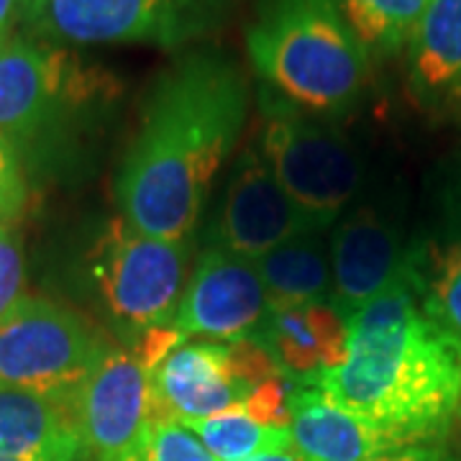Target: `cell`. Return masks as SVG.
<instances>
[{
    "instance_id": "1",
    "label": "cell",
    "mask_w": 461,
    "mask_h": 461,
    "mask_svg": "<svg viewBox=\"0 0 461 461\" xmlns=\"http://www.w3.org/2000/svg\"><path fill=\"white\" fill-rule=\"evenodd\" d=\"M247 111L249 85L226 57L198 51L167 69L115 177L121 218L157 239H193Z\"/></svg>"
},
{
    "instance_id": "2",
    "label": "cell",
    "mask_w": 461,
    "mask_h": 461,
    "mask_svg": "<svg viewBox=\"0 0 461 461\" xmlns=\"http://www.w3.org/2000/svg\"><path fill=\"white\" fill-rule=\"evenodd\" d=\"M346 323V359L305 384L400 446L438 436L461 402V354L420 305L418 267Z\"/></svg>"
},
{
    "instance_id": "3",
    "label": "cell",
    "mask_w": 461,
    "mask_h": 461,
    "mask_svg": "<svg viewBox=\"0 0 461 461\" xmlns=\"http://www.w3.org/2000/svg\"><path fill=\"white\" fill-rule=\"evenodd\" d=\"M247 50L267 90L303 113L344 115L369 83V54L336 0H264Z\"/></svg>"
},
{
    "instance_id": "4",
    "label": "cell",
    "mask_w": 461,
    "mask_h": 461,
    "mask_svg": "<svg viewBox=\"0 0 461 461\" xmlns=\"http://www.w3.org/2000/svg\"><path fill=\"white\" fill-rule=\"evenodd\" d=\"M257 147L262 149L282 190L318 223L333 229L362 190V162L346 133L303 113L267 90Z\"/></svg>"
},
{
    "instance_id": "5",
    "label": "cell",
    "mask_w": 461,
    "mask_h": 461,
    "mask_svg": "<svg viewBox=\"0 0 461 461\" xmlns=\"http://www.w3.org/2000/svg\"><path fill=\"white\" fill-rule=\"evenodd\" d=\"M193 239H157L113 218L93 249L90 272L113 323L131 341L169 326L190 277Z\"/></svg>"
},
{
    "instance_id": "6",
    "label": "cell",
    "mask_w": 461,
    "mask_h": 461,
    "mask_svg": "<svg viewBox=\"0 0 461 461\" xmlns=\"http://www.w3.org/2000/svg\"><path fill=\"white\" fill-rule=\"evenodd\" d=\"M108 351L85 315L26 295L0 321V384L72 400Z\"/></svg>"
},
{
    "instance_id": "7",
    "label": "cell",
    "mask_w": 461,
    "mask_h": 461,
    "mask_svg": "<svg viewBox=\"0 0 461 461\" xmlns=\"http://www.w3.org/2000/svg\"><path fill=\"white\" fill-rule=\"evenodd\" d=\"M285 375L259 339L185 341L149 372L154 420H203L236 411L264 379Z\"/></svg>"
},
{
    "instance_id": "8",
    "label": "cell",
    "mask_w": 461,
    "mask_h": 461,
    "mask_svg": "<svg viewBox=\"0 0 461 461\" xmlns=\"http://www.w3.org/2000/svg\"><path fill=\"white\" fill-rule=\"evenodd\" d=\"M105 75L69 51L39 39H5L0 47V131L33 139L72 105L95 98Z\"/></svg>"
},
{
    "instance_id": "9",
    "label": "cell",
    "mask_w": 461,
    "mask_h": 461,
    "mask_svg": "<svg viewBox=\"0 0 461 461\" xmlns=\"http://www.w3.org/2000/svg\"><path fill=\"white\" fill-rule=\"evenodd\" d=\"M190 0H18L16 18L47 44H172Z\"/></svg>"
},
{
    "instance_id": "10",
    "label": "cell",
    "mask_w": 461,
    "mask_h": 461,
    "mask_svg": "<svg viewBox=\"0 0 461 461\" xmlns=\"http://www.w3.org/2000/svg\"><path fill=\"white\" fill-rule=\"evenodd\" d=\"M269 300L254 259L221 247L203 249L193 267L172 329L182 341L257 339Z\"/></svg>"
},
{
    "instance_id": "11",
    "label": "cell",
    "mask_w": 461,
    "mask_h": 461,
    "mask_svg": "<svg viewBox=\"0 0 461 461\" xmlns=\"http://www.w3.org/2000/svg\"><path fill=\"white\" fill-rule=\"evenodd\" d=\"M311 230H329V226L293 203L264 159L262 149L257 144L244 149L211 229V247L257 262L272 249Z\"/></svg>"
},
{
    "instance_id": "12",
    "label": "cell",
    "mask_w": 461,
    "mask_h": 461,
    "mask_svg": "<svg viewBox=\"0 0 461 461\" xmlns=\"http://www.w3.org/2000/svg\"><path fill=\"white\" fill-rule=\"evenodd\" d=\"M75 418L93 461H123L154 420L149 369L126 348L100 359L72 397Z\"/></svg>"
},
{
    "instance_id": "13",
    "label": "cell",
    "mask_w": 461,
    "mask_h": 461,
    "mask_svg": "<svg viewBox=\"0 0 461 461\" xmlns=\"http://www.w3.org/2000/svg\"><path fill=\"white\" fill-rule=\"evenodd\" d=\"M418 251L402 247L397 230L372 208L344 213L330 230V303L346 321L366 303L411 280Z\"/></svg>"
},
{
    "instance_id": "14",
    "label": "cell",
    "mask_w": 461,
    "mask_h": 461,
    "mask_svg": "<svg viewBox=\"0 0 461 461\" xmlns=\"http://www.w3.org/2000/svg\"><path fill=\"white\" fill-rule=\"evenodd\" d=\"M293 382H313L346 359L348 323L336 305L305 303L269 311L257 336Z\"/></svg>"
},
{
    "instance_id": "15",
    "label": "cell",
    "mask_w": 461,
    "mask_h": 461,
    "mask_svg": "<svg viewBox=\"0 0 461 461\" xmlns=\"http://www.w3.org/2000/svg\"><path fill=\"white\" fill-rule=\"evenodd\" d=\"M290 433L303 461H372L405 448L303 382H295L290 393Z\"/></svg>"
},
{
    "instance_id": "16",
    "label": "cell",
    "mask_w": 461,
    "mask_h": 461,
    "mask_svg": "<svg viewBox=\"0 0 461 461\" xmlns=\"http://www.w3.org/2000/svg\"><path fill=\"white\" fill-rule=\"evenodd\" d=\"M0 459H87L72 400L0 384Z\"/></svg>"
},
{
    "instance_id": "17",
    "label": "cell",
    "mask_w": 461,
    "mask_h": 461,
    "mask_svg": "<svg viewBox=\"0 0 461 461\" xmlns=\"http://www.w3.org/2000/svg\"><path fill=\"white\" fill-rule=\"evenodd\" d=\"M269 311L323 303L333 293L329 230H311L257 259Z\"/></svg>"
},
{
    "instance_id": "18",
    "label": "cell",
    "mask_w": 461,
    "mask_h": 461,
    "mask_svg": "<svg viewBox=\"0 0 461 461\" xmlns=\"http://www.w3.org/2000/svg\"><path fill=\"white\" fill-rule=\"evenodd\" d=\"M412 83L441 95L461 87V0H429L411 44Z\"/></svg>"
},
{
    "instance_id": "19",
    "label": "cell",
    "mask_w": 461,
    "mask_h": 461,
    "mask_svg": "<svg viewBox=\"0 0 461 461\" xmlns=\"http://www.w3.org/2000/svg\"><path fill=\"white\" fill-rule=\"evenodd\" d=\"M193 430L218 461H249L262 454L295 448L287 426H267L241 408L221 412L213 418L182 423Z\"/></svg>"
},
{
    "instance_id": "20",
    "label": "cell",
    "mask_w": 461,
    "mask_h": 461,
    "mask_svg": "<svg viewBox=\"0 0 461 461\" xmlns=\"http://www.w3.org/2000/svg\"><path fill=\"white\" fill-rule=\"evenodd\" d=\"M366 54H397L411 44L429 0H336Z\"/></svg>"
},
{
    "instance_id": "21",
    "label": "cell",
    "mask_w": 461,
    "mask_h": 461,
    "mask_svg": "<svg viewBox=\"0 0 461 461\" xmlns=\"http://www.w3.org/2000/svg\"><path fill=\"white\" fill-rule=\"evenodd\" d=\"M418 295L426 315L461 354V239L430 257L418 254Z\"/></svg>"
},
{
    "instance_id": "22",
    "label": "cell",
    "mask_w": 461,
    "mask_h": 461,
    "mask_svg": "<svg viewBox=\"0 0 461 461\" xmlns=\"http://www.w3.org/2000/svg\"><path fill=\"white\" fill-rule=\"evenodd\" d=\"M123 461H218L200 438L177 420H151L147 433Z\"/></svg>"
},
{
    "instance_id": "23",
    "label": "cell",
    "mask_w": 461,
    "mask_h": 461,
    "mask_svg": "<svg viewBox=\"0 0 461 461\" xmlns=\"http://www.w3.org/2000/svg\"><path fill=\"white\" fill-rule=\"evenodd\" d=\"M29 185L18 162L16 141L0 131V223L11 226L26 211Z\"/></svg>"
},
{
    "instance_id": "24",
    "label": "cell",
    "mask_w": 461,
    "mask_h": 461,
    "mask_svg": "<svg viewBox=\"0 0 461 461\" xmlns=\"http://www.w3.org/2000/svg\"><path fill=\"white\" fill-rule=\"evenodd\" d=\"M26 297V264L16 233L0 223V321Z\"/></svg>"
},
{
    "instance_id": "25",
    "label": "cell",
    "mask_w": 461,
    "mask_h": 461,
    "mask_svg": "<svg viewBox=\"0 0 461 461\" xmlns=\"http://www.w3.org/2000/svg\"><path fill=\"white\" fill-rule=\"evenodd\" d=\"M372 461H441L433 451L423 448V446H405V448H397L390 454H382L377 459Z\"/></svg>"
},
{
    "instance_id": "26",
    "label": "cell",
    "mask_w": 461,
    "mask_h": 461,
    "mask_svg": "<svg viewBox=\"0 0 461 461\" xmlns=\"http://www.w3.org/2000/svg\"><path fill=\"white\" fill-rule=\"evenodd\" d=\"M18 11V0H0V39H8V29Z\"/></svg>"
},
{
    "instance_id": "27",
    "label": "cell",
    "mask_w": 461,
    "mask_h": 461,
    "mask_svg": "<svg viewBox=\"0 0 461 461\" xmlns=\"http://www.w3.org/2000/svg\"><path fill=\"white\" fill-rule=\"evenodd\" d=\"M249 461H303V456L297 454V448H287V451H275V454H262Z\"/></svg>"
},
{
    "instance_id": "28",
    "label": "cell",
    "mask_w": 461,
    "mask_h": 461,
    "mask_svg": "<svg viewBox=\"0 0 461 461\" xmlns=\"http://www.w3.org/2000/svg\"><path fill=\"white\" fill-rule=\"evenodd\" d=\"M3 41H5V39H0V47H3Z\"/></svg>"
},
{
    "instance_id": "29",
    "label": "cell",
    "mask_w": 461,
    "mask_h": 461,
    "mask_svg": "<svg viewBox=\"0 0 461 461\" xmlns=\"http://www.w3.org/2000/svg\"><path fill=\"white\" fill-rule=\"evenodd\" d=\"M0 461H16V459H0Z\"/></svg>"
}]
</instances>
